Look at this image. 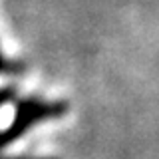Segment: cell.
<instances>
[{"mask_svg": "<svg viewBox=\"0 0 159 159\" xmlns=\"http://www.w3.org/2000/svg\"><path fill=\"white\" fill-rule=\"evenodd\" d=\"M18 70H22V66H16L14 62L4 60L2 54H0V72H18Z\"/></svg>", "mask_w": 159, "mask_h": 159, "instance_id": "3957f363", "label": "cell"}, {"mask_svg": "<svg viewBox=\"0 0 159 159\" xmlns=\"http://www.w3.org/2000/svg\"><path fill=\"white\" fill-rule=\"evenodd\" d=\"M0 159H56V157H4L0 155Z\"/></svg>", "mask_w": 159, "mask_h": 159, "instance_id": "277c9868", "label": "cell"}, {"mask_svg": "<svg viewBox=\"0 0 159 159\" xmlns=\"http://www.w3.org/2000/svg\"><path fill=\"white\" fill-rule=\"evenodd\" d=\"M14 99V89L12 88H2L0 89V107L6 106L8 102H12Z\"/></svg>", "mask_w": 159, "mask_h": 159, "instance_id": "7a4b0ae2", "label": "cell"}, {"mask_svg": "<svg viewBox=\"0 0 159 159\" xmlns=\"http://www.w3.org/2000/svg\"><path fill=\"white\" fill-rule=\"evenodd\" d=\"M68 103L66 102H44L38 98H26L16 102V116L12 123L0 131V149L10 145L28 131L34 123L44 121V119H56L66 116Z\"/></svg>", "mask_w": 159, "mask_h": 159, "instance_id": "6da1fadb", "label": "cell"}]
</instances>
